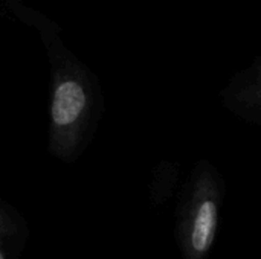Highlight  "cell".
Wrapping results in <instances>:
<instances>
[{"instance_id": "cell-3", "label": "cell", "mask_w": 261, "mask_h": 259, "mask_svg": "<svg viewBox=\"0 0 261 259\" xmlns=\"http://www.w3.org/2000/svg\"><path fill=\"white\" fill-rule=\"evenodd\" d=\"M226 110L245 124H261V56L239 70L219 93Z\"/></svg>"}, {"instance_id": "cell-6", "label": "cell", "mask_w": 261, "mask_h": 259, "mask_svg": "<svg viewBox=\"0 0 261 259\" xmlns=\"http://www.w3.org/2000/svg\"><path fill=\"white\" fill-rule=\"evenodd\" d=\"M0 259H17L6 247H3L2 244H0Z\"/></svg>"}, {"instance_id": "cell-2", "label": "cell", "mask_w": 261, "mask_h": 259, "mask_svg": "<svg viewBox=\"0 0 261 259\" xmlns=\"http://www.w3.org/2000/svg\"><path fill=\"white\" fill-rule=\"evenodd\" d=\"M226 185L217 166L199 159L184 183L176 206L174 237L182 259H208L216 243Z\"/></svg>"}, {"instance_id": "cell-1", "label": "cell", "mask_w": 261, "mask_h": 259, "mask_svg": "<svg viewBox=\"0 0 261 259\" xmlns=\"http://www.w3.org/2000/svg\"><path fill=\"white\" fill-rule=\"evenodd\" d=\"M0 20L32 29L49 64L47 151L63 163H75L92 143L104 114L98 75L66 44L61 26L26 0H0Z\"/></svg>"}, {"instance_id": "cell-5", "label": "cell", "mask_w": 261, "mask_h": 259, "mask_svg": "<svg viewBox=\"0 0 261 259\" xmlns=\"http://www.w3.org/2000/svg\"><path fill=\"white\" fill-rule=\"evenodd\" d=\"M179 179V165L173 160H161L153 169L148 194L150 202L158 208L165 205L176 191Z\"/></svg>"}, {"instance_id": "cell-4", "label": "cell", "mask_w": 261, "mask_h": 259, "mask_svg": "<svg viewBox=\"0 0 261 259\" xmlns=\"http://www.w3.org/2000/svg\"><path fill=\"white\" fill-rule=\"evenodd\" d=\"M31 231L21 212L0 197V244L18 258L29 241Z\"/></svg>"}]
</instances>
